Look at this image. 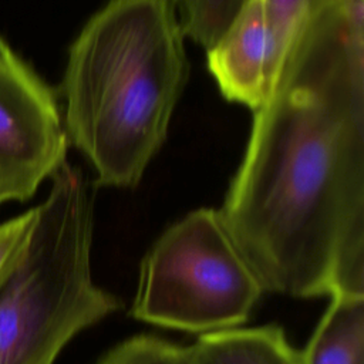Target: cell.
<instances>
[{
  "label": "cell",
  "instance_id": "8992f818",
  "mask_svg": "<svg viewBox=\"0 0 364 364\" xmlns=\"http://www.w3.org/2000/svg\"><path fill=\"white\" fill-rule=\"evenodd\" d=\"M293 43L283 38L263 0H247L208 51V67L222 95L259 109L272 95Z\"/></svg>",
  "mask_w": 364,
  "mask_h": 364
},
{
  "label": "cell",
  "instance_id": "277c9868",
  "mask_svg": "<svg viewBox=\"0 0 364 364\" xmlns=\"http://www.w3.org/2000/svg\"><path fill=\"white\" fill-rule=\"evenodd\" d=\"M263 293L219 212L202 208L152 243L141 262L129 314L148 324L205 334L246 323Z\"/></svg>",
  "mask_w": 364,
  "mask_h": 364
},
{
  "label": "cell",
  "instance_id": "9c48e42d",
  "mask_svg": "<svg viewBox=\"0 0 364 364\" xmlns=\"http://www.w3.org/2000/svg\"><path fill=\"white\" fill-rule=\"evenodd\" d=\"M247 0H172L185 37L209 50Z\"/></svg>",
  "mask_w": 364,
  "mask_h": 364
},
{
  "label": "cell",
  "instance_id": "3957f363",
  "mask_svg": "<svg viewBox=\"0 0 364 364\" xmlns=\"http://www.w3.org/2000/svg\"><path fill=\"white\" fill-rule=\"evenodd\" d=\"M50 179L28 245L0 283V364H54L73 337L121 309L92 280L90 183L67 161Z\"/></svg>",
  "mask_w": 364,
  "mask_h": 364
},
{
  "label": "cell",
  "instance_id": "6da1fadb",
  "mask_svg": "<svg viewBox=\"0 0 364 364\" xmlns=\"http://www.w3.org/2000/svg\"><path fill=\"white\" fill-rule=\"evenodd\" d=\"M218 210L264 291L364 296V1L314 14Z\"/></svg>",
  "mask_w": 364,
  "mask_h": 364
},
{
  "label": "cell",
  "instance_id": "8fae6325",
  "mask_svg": "<svg viewBox=\"0 0 364 364\" xmlns=\"http://www.w3.org/2000/svg\"><path fill=\"white\" fill-rule=\"evenodd\" d=\"M336 1L340 0H263L273 27L290 43L314 14Z\"/></svg>",
  "mask_w": 364,
  "mask_h": 364
},
{
  "label": "cell",
  "instance_id": "52a82bcc",
  "mask_svg": "<svg viewBox=\"0 0 364 364\" xmlns=\"http://www.w3.org/2000/svg\"><path fill=\"white\" fill-rule=\"evenodd\" d=\"M189 350V364H300V351L277 324L205 333Z\"/></svg>",
  "mask_w": 364,
  "mask_h": 364
},
{
  "label": "cell",
  "instance_id": "5b68a950",
  "mask_svg": "<svg viewBox=\"0 0 364 364\" xmlns=\"http://www.w3.org/2000/svg\"><path fill=\"white\" fill-rule=\"evenodd\" d=\"M67 146L54 91L0 36V206L30 199Z\"/></svg>",
  "mask_w": 364,
  "mask_h": 364
},
{
  "label": "cell",
  "instance_id": "7a4b0ae2",
  "mask_svg": "<svg viewBox=\"0 0 364 364\" xmlns=\"http://www.w3.org/2000/svg\"><path fill=\"white\" fill-rule=\"evenodd\" d=\"M172 0H109L73 41L63 124L104 186H135L164 145L189 75Z\"/></svg>",
  "mask_w": 364,
  "mask_h": 364
},
{
  "label": "cell",
  "instance_id": "ba28073f",
  "mask_svg": "<svg viewBox=\"0 0 364 364\" xmlns=\"http://www.w3.org/2000/svg\"><path fill=\"white\" fill-rule=\"evenodd\" d=\"M300 364H364V296H333Z\"/></svg>",
  "mask_w": 364,
  "mask_h": 364
},
{
  "label": "cell",
  "instance_id": "30bf717a",
  "mask_svg": "<svg viewBox=\"0 0 364 364\" xmlns=\"http://www.w3.org/2000/svg\"><path fill=\"white\" fill-rule=\"evenodd\" d=\"M189 347L155 334H136L114 346L97 364H189Z\"/></svg>",
  "mask_w": 364,
  "mask_h": 364
},
{
  "label": "cell",
  "instance_id": "7c38bea8",
  "mask_svg": "<svg viewBox=\"0 0 364 364\" xmlns=\"http://www.w3.org/2000/svg\"><path fill=\"white\" fill-rule=\"evenodd\" d=\"M37 219V208L0 223V283L26 250Z\"/></svg>",
  "mask_w": 364,
  "mask_h": 364
}]
</instances>
